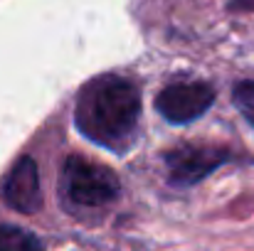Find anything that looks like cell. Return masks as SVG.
<instances>
[{
    "label": "cell",
    "mask_w": 254,
    "mask_h": 251,
    "mask_svg": "<svg viewBox=\"0 0 254 251\" xmlns=\"http://www.w3.org/2000/svg\"><path fill=\"white\" fill-rule=\"evenodd\" d=\"M141 116V94L124 77H96L77 99V128L106 148H124L133 138Z\"/></svg>",
    "instance_id": "6da1fadb"
},
{
    "label": "cell",
    "mask_w": 254,
    "mask_h": 251,
    "mask_svg": "<svg viewBox=\"0 0 254 251\" xmlns=\"http://www.w3.org/2000/svg\"><path fill=\"white\" fill-rule=\"evenodd\" d=\"M62 192L79 207H104L121 192L116 175L82 155H69L62 167Z\"/></svg>",
    "instance_id": "7a4b0ae2"
},
{
    "label": "cell",
    "mask_w": 254,
    "mask_h": 251,
    "mask_svg": "<svg viewBox=\"0 0 254 251\" xmlns=\"http://www.w3.org/2000/svg\"><path fill=\"white\" fill-rule=\"evenodd\" d=\"M215 103V89L205 82H178L166 86L158 99L156 108L170 123H190L210 111Z\"/></svg>",
    "instance_id": "3957f363"
},
{
    "label": "cell",
    "mask_w": 254,
    "mask_h": 251,
    "mask_svg": "<svg viewBox=\"0 0 254 251\" xmlns=\"http://www.w3.org/2000/svg\"><path fill=\"white\" fill-rule=\"evenodd\" d=\"M168 180L173 185H195L202 177H207L215 167L230 160V151L215 148V146H180L166 153Z\"/></svg>",
    "instance_id": "277c9868"
},
{
    "label": "cell",
    "mask_w": 254,
    "mask_h": 251,
    "mask_svg": "<svg viewBox=\"0 0 254 251\" xmlns=\"http://www.w3.org/2000/svg\"><path fill=\"white\" fill-rule=\"evenodd\" d=\"M2 200L7 207L22 214H32L42 204V192H40V170L37 163L30 155H22L2 185Z\"/></svg>",
    "instance_id": "5b68a950"
},
{
    "label": "cell",
    "mask_w": 254,
    "mask_h": 251,
    "mask_svg": "<svg viewBox=\"0 0 254 251\" xmlns=\"http://www.w3.org/2000/svg\"><path fill=\"white\" fill-rule=\"evenodd\" d=\"M0 251H42V242L17 224H0Z\"/></svg>",
    "instance_id": "8992f818"
},
{
    "label": "cell",
    "mask_w": 254,
    "mask_h": 251,
    "mask_svg": "<svg viewBox=\"0 0 254 251\" xmlns=\"http://www.w3.org/2000/svg\"><path fill=\"white\" fill-rule=\"evenodd\" d=\"M232 101L240 113L254 126V82H240L232 91Z\"/></svg>",
    "instance_id": "52a82bcc"
},
{
    "label": "cell",
    "mask_w": 254,
    "mask_h": 251,
    "mask_svg": "<svg viewBox=\"0 0 254 251\" xmlns=\"http://www.w3.org/2000/svg\"><path fill=\"white\" fill-rule=\"evenodd\" d=\"M232 12H254V0H230Z\"/></svg>",
    "instance_id": "ba28073f"
}]
</instances>
